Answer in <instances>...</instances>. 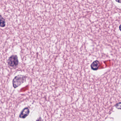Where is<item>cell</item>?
<instances>
[{"mask_svg": "<svg viewBox=\"0 0 121 121\" xmlns=\"http://www.w3.org/2000/svg\"><path fill=\"white\" fill-rule=\"evenodd\" d=\"M18 59L17 55H12L9 57L8 60V65L13 68H16L18 65Z\"/></svg>", "mask_w": 121, "mask_h": 121, "instance_id": "2", "label": "cell"}, {"mask_svg": "<svg viewBox=\"0 0 121 121\" xmlns=\"http://www.w3.org/2000/svg\"><path fill=\"white\" fill-rule=\"evenodd\" d=\"M121 102H119V103H118V104H117L115 106H116V107L117 108H118V107L119 106H121Z\"/></svg>", "mask_w": 121, "mask_h": 121, "instance_id": "6", "label": "cell"}, {"mask_svg": "<svg viewBox=\"0 0 121 121\" xmlns=\"http://www.w3.org/2000/svg\"><path fill=\"white\" fill-rule=\"evenodd\" d=\"M116 1L117 2H118L119 3H121V0H116Z\"/></svg>", "mask_w": 121, "mask_h": 121, "instance_id": "8", "label": "cell"}, {"mask_svg": "<svg viewBox=\"0 0 121 121\" xmlns=\"http://www.w3.org/2000/svg\"><path fill=\"white\" fill-rule=\"evenodd\" d=\"M36 121H42V118H41V117H40V118Z\"/></svg>", "mask_w": 121, "mask_h": 121, "instance_id": "7", "label": "cell"}, {"mask_svg": "<svg viewBox=\"0 0 121 121\" xmlns=\"http://www.w3.org/2000/svg\"><path fill=\"white\" fill-rule=\"evenodd\" d=\"M121 26H120V27H119V28H120V30H121Z\"/></svg>", "mask_w": 121, "mask_h": 121, "instance_id": "9", "label": "cell"}, {"mask_svg": "<svg viewBox=\"0 0 121 121\" xmlns=\"http://www.w3.org/2000/svg\"><path fill=\"white\" fill-rule=\"evenodd\" d=\"M6 25V22L5 19L0 15V26L1 27H4Z\"/></svg>", "mask_w": 121, "mask_h": 121, "instance_id": "5", "label": "cell"}, {"mask_svg": "<svg viewBox=\"0 0 121 121\" xmlns=\"http://www.w3.org/2000/svg\"><path fill=\"white\" fill-rule=\"evenodd\" d=\"M100 63L99 60H96L94 61L91 65V68L94 70H96L98 69Z\"/></svg>", "mask_w": 121, "mask_h": 121, "instance_id": "4", "label": "cell"}, {"mask_svg": "<svg viewBox=\"0 0 121 121\" xmlns=\"http://www.w3.org/2000/svg\"><path fill=\"white\" fill-rule=\"evenodd\" d=\"M30 113V110L28 107L24 108L21 112L19 117L21 118L25 119L28 116Z\"/></svg>", "mask_w": 121, "mask_h": 121, "instance_id": "3", "label": "cell"}, {"mask_svg": "<svg viewBox=\"0 0 121 121\" xmlns=\"http://www.w3.org/2000/svg\"><path fill=\"white\" fill-rule=\"evenodd\" d=\"M26 77L25 75H18L15 77L13 79V85L14 88H16L25 82Z\"/></svg>", "mask_w": 121, "mask_h": 121, "instance_id": "1", "label": "cell"}]
</instances>
